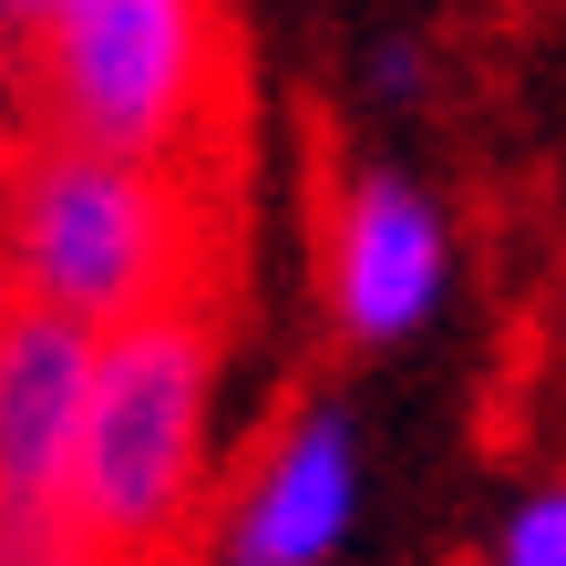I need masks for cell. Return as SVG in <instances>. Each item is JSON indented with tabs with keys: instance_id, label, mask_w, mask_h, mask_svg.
<instances>
[{
	"instance_id": "6da1fadb",
	"label": "cell",
	"mask_w": 566,
	"mask_h": 566,
	"mask_svg": "<svg viewBox=\"0 0 566 566\" xmlns=\"http://www.w3.org/2000/svg\"><path fill=\"white\" fill-rule=\"evenodd\" d=\"M217 371L227 329L196 298L93 329V391L73 432V484H62V515L93 566H165L196 525L217 453Z\"/></svg>"
},
{
	"instance_id": "7a4b0ae2",
	"label": "cell",
	"mask_w": 566,
	"mask_h": 566,
	"mask_svg": "<svg viewBox=\"0 0 566 566\" xmlns=\"http://www.w3.org/2000/svg\"><path fill=\"white\" fill-rule=\"evenodd\" d=\"M196 279V196L186 165L104 155L31 135L0 165V289L83 329L165 310Z\"/></svg>"
},
{
	"instance_id": "3957f363",
	"label": "cell",
	"mask_w": 566,
	"mask_h": 566,
	"mask_svg": "<svg viewBox=\"0 0 566 566\" xmlns=\"http://www.w3.org/2000/svg\"><path fill=\"white\" fill-rule=\"evenodd\" d=\"M11 62L31 83L42 135L186 165L227 124L238 21H227V0H42Z\"/></svg>"
},
{
	"instance_id": "277c9868",
	"label": "cell",
	"mask_w": 566,
	"mask_h": 566,
	"mask_svg": "<svg viewBox=\"0 0 566 566\" xmlns=\"http://www.w3.org/2000/svg\"><path fill=\"white\" fill-rule=\"evenodd\" d=\"M83 391H93V329L0 289V546L73 536L62 484H73Z\"/></svg>"
},
{
	"instance_id": "5b68a950",
	"label": "cell",
	"mask_w": 566,
	"mask_h": 566,
	"mask_svg": "<svg viewBox=\"0 0 566 566\" xmlns=\"http://www.w3.org/2000/svg\"><path fill=\"white\" fill-rule=\"evenodd\" d=\"M443 279H453L443 207L391 165H360L340 186V207H329V248H319V289H329L340 340H360V350L412 340L443 310Z\"/></svg>"
},
{
	"instance_id": "8992f818",
	"label": "cell",
	"mask_w": 566,
	"mask_h": 566,
	"mask_svg": "<svg viewBox=\"0 0 566 566\" xmlns=\"http://www.w3.org/2000/svg\"><path fill=\"white\" fill-rule=\"evenodd\" d=\"M350 525H360V422L340 402H310L238 484L217 556L227 566H329L350 546Z\"/></svg>"
},
{
	"instance_id": "52a82bcc",
	"label": "cell",
	"mask_w": 566,
	"mask_h": 566,
	"mask_svg": "<svg viewBox=\"0 0 566 566\" xmlns=\"http://www.w3.org/2000/svg\"><path fill=\"white\" fill-rule=\"evenodd\" d=\"M484 566H566V484L515 494V515L494 525V556Z\"/></svg>"
},
{
	"instance_id": "ba28073f",
	"label": "cell",
	"mask_w": 566,
	"mask_h": 566,
	"mask_svg": "<svg viewBox=\"0 0 566 566\" xmlns=\"http://www.w3.org/2000/svg\"><path fill=\"white\" fill-rule=\"evenodd\" d=\"M31 21H42V0H0V52H21Z\"/></svg>"
}]
</instances>
